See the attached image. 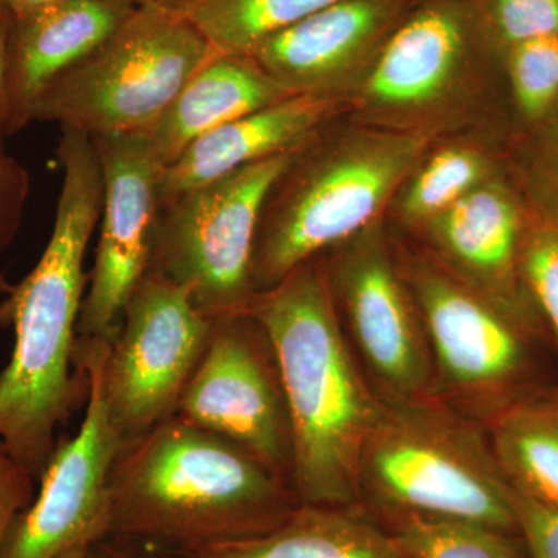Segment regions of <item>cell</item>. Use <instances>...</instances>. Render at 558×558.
Wrapping results in <instances>:
<instances>
[{
  "instance_id": "1",
  "label": "cell",
  "mask_w": 558,
  "mask_h": 558,
  "mask_svg": "<svg viewBox=\"0 0 558 558\" xmlns=\"http://www.w3.org/2000/svg\"><path fill=\"white\" fill-rule=\"evenodd\" d=\"M60 197L50 240L31 274L3 286L0 323L14 329L13 354L0 374V440L11 457L43 475L57 429L80 396L76 326L86 295L84 259L101 218L102 171L94 140L61 130Z\"/></svg>"
},
{
  "instance_id": "2",
  "label": "cell",
  "mask_w": 558,
  "mask_h": 558,
  "mask_svg": "<svg viewBox=\"0 0 558 558\" xmlns=\"http://www.w3.org/2000/svg\"><path fill=\"white\" fill-rule=\"evenodd\" d=\"M300 505L247 450L175 416L121 449L110 473V535L175 553L258 538Z\"/></svg>"
},
{
  "instance_id": "3",
  "label": "cell",
  "mask_w": 558,
  "mask_h": 558,
  "mask_svg": "<svg viewBox=\"0 0 558 558\" xmlns=\"http://www.w3.org/2000/svg\"><path fill=\"white\" fill-rule=\"evenodd\" d=\"M247 312L277 354L292 427L293 492L301 505H359L360 457L381 399L349 343L319 259L256 293Z\"/></svg>"
},
{
  "instance_id": "4",
  "label": "cell",
  "mask_w": 558,
  "mask_h": 558,
  "mask_svg": "<svg viewBox=\"0 0 558 558\" xmlns=\"http://www.w3.org/2000/svg\"><path fill=\"white\" fill-rule=\"evenodd\" d=\"M323 128L292 153L256 231L253 288L277 286L301 264L380 222L435 143V132Z\"/></svg>"
},
{
  "instance_id": "5",
  "label": "cell",
  "mask_w": 558,
  "mask_h": 558,
  "mask_svg": "<svg viewBox=\"0 0 558 558\" xmlns=\"http://www.w3.org/2000/svg\"><path fill=\"white\" fill-rule=\"evenodd\" d=\"M357 495L373 517H450L520 534L487 428L433 396L381 400L360 457Z\"/></svg>"
},
{
  "instance_id": "6",
  "label": "cell",
  "mask_w": 558,
  "mask_h": 558,
  "mask_svg": "<svg viewBox=\"0 0 558 558\" xmlns=\"http://www.w3.org/2000/svg\"><path fill=\"white\" fill-rule=\"evenodd\" d=\"M215 53L183 14L135 9L43 92L33 121L90 138L143 134Z\"/></svg>"
},
{
  "instance_id": "7",
  "label": "cell",
  "mask_w": 558,
  "mask_h": 558,
  "mask_svg": "<svg viewBox=\"0 0 558 558\" xmlns=\"http://www.w3.org/2000/svg\"><path fill=\"white\" fill-rule=\"evenodd\" d=\"M433 365V398L488 425L537 391L534 332L461 281L429 253L399 256Z\"/></svg>"
},
{
  "instance_id": "8",
  "label": "cell",
  "mask_w": 558,
  "mask_h": 558,
  "mask_svg": "<svg viewBox=\"0 0 558 558\" xmlns=\"http://www.w3.org/2000/svg\"><path fill=\"white\" fill-rule=\"evenodd\" d=\"M292 153L160 202L149 274L185 289L208 317L247 312L256 296L252 269L260 211Z\"/></svg>"
},
{
  "instance_id": "9",
  "label": "cell",
  "mask_w": 558,
  "mask_h": 558,
  "mask_svg": "<svg viewBox=\"0 0 558 558\" xmlns=\"http://www.w3.org/2000/svg\"><path fill=\"white\" fill-rule=\"evenodd\" d=\"M490 58L473 0H417L347 95L366 126L435 132Z\"/></svg>"
},
{
  "instance_id": "10",
  "label": "cell",
  "mask_w": 558,
  "mask_h": 558,
  "mask_svg": "<svg viewBox=\"0 0 558 558\" xmlns=\"http://www.w3.org/2000/svg\"><path fill=\"white\" fill-rule=\"evenodd\" d=\"M211 322L174 282L149 271L138 282L101 362L102 400L121 449L175 416Z\"/></svg>"
},
{
  "instance_id": "11",
  "label": "cell",
  "mask_w": 558,
  "mask_h": 558,
  "mask_svg": "<svg viewBox=\"0 0 558 558\" xmlns=\"http://www.w3.org/2000/svg\"><path fill=\"white\" fill-rule=\"evenodd\" d=\"M326 253L318 259L341 326L379 398L433 396L427 333L381 220Z\"/></svg>"
},
{
  "instance_id": "12",
  "label": "cell",
  "mask_w": 558,
  "mask_h": 558,
  "mask_svg": "<svg viewBox=\"0 0 558 558\" xmlns=\"http://www.w3.org/2000/svg\"><path fill=\"white\" fill-rule=\"evenodd\" d=\"M175 417L238 444L290 484L288 400L269 333L250 312L213 317L207 349Z\"/></svg>"
},
{
  "instance_id": "13",
  "label": "cell",
  "mask_w": 558,
  "mask_h": 558,
  "mask_svg": "<svg viewBox=\"0 0 558 558\" xmlns=\"http://www.w3.org/2000/svg\"><path fill=\"white\" fill-rule=\"evenodd\" d=\"M110 344L76 354L87 387L86 416L75 438L54 449L27 509L14 520L0 558H58L110 535V473L121 442L101 395V362Z\"/></svg>"
},
{
  "instance_id": "14",
  "label": "cell",
  "mask_w": 558,
  "mask_h": 558,
  "mask_svg": "<svg viewBox=\"0 0 558 558\" xmlns=\"http://www.w3.org/2000/svg\"><path fill=\"white\" fill-rule=\"evenodd\" d=\"M92 140L105 193L100 241L81 306L76 349L112 343L131 293L148 274L165 170L143 135Z\"/></svg>"
},
{
  "instance_id": "15",
  "label": "cell",
  "mask_w": 558,
  "mask_h": 558,
  "mask_svg": "<svg viewBox=\"0 0 558 558\" xmlns=\"http://www.w3.org/2000/svg\"><path fill=\"white\" fill-rule=\"evenodd\" d=\"M521 230L520 191L499 174L421 231L428 244L425 252L524 328L542 336L545 319L521 275Z\"/></svg>"
},
{
  "instance_id": "16",
  "label": "cell",
  "mask_w": 558,
  "mask_h": 558,
  "mask_svg": "<svg viewBox=\"0 0 558 558\" xmlns=\"http://www.w3.org/2000/svg\"><path fill=\"white\" fill-rule=\"evenodd\" d=\"M416 2L340 0L267 39L248 57L292 94L347 97Z\"/></svg>"
},
{
  "instance_id": "17",
  "label": "cell",
  "mask_w": 558,
  "mask_h": 558,
  "mask_svg": "<svg viewBox=\"0 0 558 558\" xmlns=\"http://www.w3.org/2000/svg\"><path fill=\"white\" fill-rule=\"evenodd\" d=\"M347 106L343 95H290L208 132L161 172L159 204L247 165L292 153Z\"/></svg>"
},
{
  "instance_id": "18",
  "label": "cell",
  "mask_w": 558,
  "mask_h": 558,
  "mask_svg": "<svg viewBox=\"0 0 558 558\" xmlns=\"http://www.w3.org/2000/svg\"><path fill=\"white\" fill-rule=\"evenodd\" d=\"M134 10L130 0H61L14 20L7 137L33 123L43 92L97 50Z\"/></svg>"
},
{
  "instance_id": "19",
  "label": "cell",
  "mask_w": 558,
  "mask_h": 558,
  "mask_svg": "<svg viewBox=\"0 0 558 558\" xmlns=\"http://www.w3.org/2000/svg\"><path fill=\"white\" fill-rule=\"evenodd\" d=\"M292 92L270 78L250 57L215 53L143 137L167 168L194 142L230 121L284 100Z\"/></svg>"
},
{
  "instance_id": "20",
  "label": "cell",
  "mask_w": 558,
  "mask_h": 558,
  "mask_svg": "<svg viewBox=\"0 0 558 558\" xmlns=\"http://www.w3.org/2000/svg\"><path fill=\"white\" fill-rule=\"evenodd\" d=\"M191 558H407L362 506L300 505L269 534Z\"/></svg>"
},
{
  "instance_id": "21",
  "label": "cell",
  "mask_w": 558,
  "mask_h": 558,
  "mask_svg": "<svg viewBox=\"0 0 558 558\" xmlns=\"http://www.w3.org/2000/svg\"><path fill=\"white\" fill-rule=\"evenodd\" d=\"M509 486L558 510V387H542L487 428Z\"/></svg>"
},
{
  "instance_id": "22",
  "label": "cell",
  "mask_w": 558,
  "mask_h": 558,
  "mask_svg": "<svg viewBox=\"0 0 558 558\" xmlns=\"http://www.w3.org/2000/svg\"><path fill=\"white\" fill-rule=\"evenodd\" d=\"M499 174L498 160L480 143L457 140L429 148L392 202L396 215L403 226L421 231Z\"/></svg>"
},
{
  "instance_id": "23",
  "label": "cell",
  "mask_w": 558,
  "mask_h": 558,
  "mask_svg": "<svg viewBox=\"0 0 558 558\" xmlns=\"http://www.w3.org/2000/svg\"><path fill=\"white\" fill-rule=\"evenodd\" d=\"M521 275L558 349V185L537 163L519 171Z\"/></svg>"
},
{
  "instance_id": "24",
  "label": "cell",
  "mask_w": 558,
  "mask_h": 558,
  "mask_svg": "<svg viewBox=\"0 0 558 558\" xmlns=\"http://www.w3.org/2000/svg\"><path fill=\"white\" fill-rule=\"evenodd\" d=\"M340 0H196L183 13L216 53L248 57L260 44Z\"/></svg>"
},
{
  "instance_id": "25",
  "label": "cell",
  "mask_w": 558,
  "mask_h": 558,
  "mask_svg": "<svg viewBox=\"0 0 558 558\" xmlns=\"http://www.w3.org/2000/svg\"><path fill=\"white\" fill-rule=\"evenodd\" d=\"M374 519L407 558H529L520 534L478 521L410 513Z\"/></svg>"
},
{
  "instance_id": "26",
  "label": "cell",
  "mask_w": 558,
  "mask_h": 558,
  "mask_svg": "<svg viewBox=\"0 0 558 558\" xmlns=\"http://www.w3.org/2000/svg\"><path fill=\"white\" fill-rule=\"evenodd\" d=\"M521 119L539 126L558 109V35L510 46L499 54Z\"/></svg>"
},
{
  "instance_id": "27",
  "label": "cell",
  "mask_w": 558,
  "mask_h": 558,
  "mask_svg": "<svg viewBox=\"0 0 558 558\" xmlns=\"http://www.w3.org/2000/svg\"><path fill=\"white\" fill-rule=\"evenodd\" d=\"M473 3L498 57L523 40L558 35V0H473Z\"/></svg>"
},
{
  "instance_id": "28",
  "label": "cell",
  "mask_w": 558,
  "mask_h": 558,
  "mask_svg": "<svg viewBox=\"0 0 558 558\" xmlns=\"http://www.w3.org/2000/svg\"><path fill=\"white\" fill-rule=\"evenodd\" d=\"M31 196V174L0 142V255L20 233Z\"/></svg>"
},
{
  "instance_id": "29",
  "label": "cell",
  "mask_w": 558,
  "mask_h": 558,
  "mask_svg": "<svg viewBox=\"0 0 558 558\" xmlns=\"http://www.w3.org/2000/svg\"><path fill=\"white\" fill-rule=\"evenodd\" d=\"M512 502L529 558H558V510L513 488Z\"/></svg>"
},
{
  "instance_id": "30",
  "label": "cell",
  "mask_w": 558,
  "mask_h": 558,
  "mask_svg": "<svg viewBox=\"0 0 558 558\" xmlns=\"http://www.w3.org/2000/svg\"><path fill=\"white\" fill-rule=\"evenodd\" d=\"M35 475L0 440V554L14 520L35 498Z\"/></svg>"
},
{
  "instance_id": "31",
  "label": "cell",
  "mask_w": 558,
  "mask_h": 558,
  "mask_svg": "<svg viewBox=\"0 0 558 558\" xmlns=\"http://www.w3.org/2000/svg\"><path fill=\"white\" fill-rule=\"evenodd\" d=\"M92 558H191L140 539L109 535L90 546Z\"/></svg>"
},
{
  "instance_id": "32",
  "label": "cell",
  "mask_w": 558,
  "mask_h": 558,
  "mask_svg": "<svg viewBox=\"0 0 558 558\" xmlns=\"http://www.w3.org/2000/svg\"><path fill=\"white\" fill-rule=\"evenodd\" d=\"M13 16L0 5V142L7 138L9 121V83L11 36H13Z\"/></svg>"
},
{
  "instance_id": "33",
  "label": "cell",
  "mask_w": 558,
  "mask_h": 558,
  "mask_svg": "<svg viewBox=\"0 0 558 558\" xmlns=\"http://www.w3.org/2000/svg\"><path fill=\"white\" fill-rule=\"evenodd\" d=\"M535 163L558 185V109L539 124Z\"/></svg>"
},
{
  "instance_id": "34",
  "label": "cell",
  "mask_w": 558,
  "mask_h": 558,
  "mask_svg": "<svg viewBox=\"0 0 558 558\" xmlns=\"http://www.w3.org/2000/svg\"><path fill=\"white\" fill-rule=\"evenodd\" d=\"M58 2L61 0H0V5L9 11L13 20H21Z\"/></svg>"
},
{
  "instance_id": "35",
  "label": "cell",
  "mask_w": 558,
  "mask_h": 558,
  "mask_svg": "<svg viewBox=\"0 0 558 558\" xmlns=\"http://www.w3.org/2000/svg\"><path fill=\"white\" fill-rule=\"evenodd\" d=\"M135 9L157 10L163 13L183 14L196 0H130Z\"/></svg>"
},
{
  "instance_id": "36",
  "label": "cell",
  "mask_w": 558,
  "mask_h": 558,
  "mask_svg": "<svg viewBox=\"0 0 558 558\" xmlns=\"http://www.w3.org/2000/svg\"><path fill=\"white\" fill-rule=\"evenodd\" d=\"M58 558H92L90 546H78V548L70 549Z\"/></svg>"
},
{
  "instance_id": "37",
  "label": "cell",
  "mask_w": 558,
  "mask_h": 558,
  "mask_svg": "<svg viewBox=\"0 0 558 558\" xmlns=\"http://www.w3.org/2000/svg\"><path fill=\"white\" fill-rule=\"evenodd\" d=\"M3 286H5V282H3V279L0 278V293L3 292Z\"/></svg>"
}]
</instances>
